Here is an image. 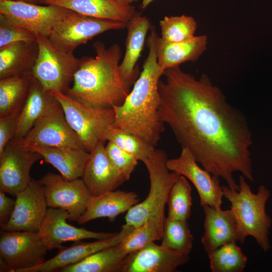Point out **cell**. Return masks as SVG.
<instances>
[{"label":"cell","mask_w":272,"mask_h":272,"mask_svg":"<svg viewBox=\"0 0 272 272\" xmlns=\"http://www.w3.org/2000/svg\"><path fill=\"white\" fill-rule=\"evenodd\" d=\"M160 80V120L172 130L182 148L231 189L239 190L233 173L254 181L250 147L252 133L245 116L230 105L209 77L199 79L177 66L165 70Z\"/></svg>","instance_id":"6da1fadb"},{"label":"cell","mask_w":272,"mask_h":272,"mask_svg":"<svg viewBox=\"0 0 272 272\" xmlns=\"http://www.w3.org/2000/svg\"><path fill=\"white\" fill-rule=\"evenodd\" d=\"M157 36L152 26L146 40L149 53L143 70L123 103L112 107L115 112L113 127L135 134L154 147L165 130L158 113L160 102L158 84L163 72L157 62Z\"/></svg>","instance_id":"7a4b0ae2"},{"label":"cell","mask_w":272,"mask_h":272,"mask_svg":"<svg viewBox=\"0 0 272 272\" xmlns=\"http://www.w3.org/2000/svg\"><path fill=\"white\" fill-rule=\"evenodd\" d=\"M95 56L80 59L73 85L66 92L73 98L92 107L106 108L122 104L130 92L131 86L120 77V46L107 48L97 41L93 44Z\"/></svg>","instance_id":"3957f363"},{"label":"cell","mask_w":272,"mask_h":272,"mask_svg":"<svg viewBox=\"0 0 272 272\" xmlns=\"http://www.w3.org/2000/svg\"><path fill=\"white\" fill-rule=\"evenodd\" d=\"M241 175L239 177L238 191L222 186L224 196L231 203V210L235 218L238 230V241L243 243L247 237H253L266 252L270 248L268 235L271 220L265 211L266 202L270 195V191L261 185L256 193Z\"/></svg>","instance_id":"277c9868"},{"label":"cell","mask_w":272,"mask_h":272,"mask_svg":"<svg viewBox=\"0 0 272 272\" xmlns=\"http://www.w3.org/2000/svg\"><path fill=\"white\" fill-rule=\"evenodd\" d=\"M167 160L163 150L156 149L150 157L143 161L149 174V192L143 201L127 212L124 224L135 228L151 218L165 220V208L169 192L180 175L168 169Z\"/></svg>","instance_id":"5b68a950"},{"label":"cell","mask_w":272,"mask_h":272,"mask_svg":"<svg viewBox=\"0 0 272 272\" xmlns=\"http://www.w3.org/2000/svg\"><path fill=\"white\" fill-rule=\"evenodd\" d=\"M50 92L61 105L69 124L88 152H91L100 143L107 141L115 117L113 108L92 107L65 93Z\"/></svg>","instance_id":"8992f818"},{"label":"cell","mask_w":272,"mask_h":272,"mask_svg":"<svg viewBox=\"0 0 272 272\" xmlns=\"http://www.w3.org/2000/svg\"><path fill=\"white\" fill-rule=\"evenodd\" d=\"M38 53L32 73L34 77L49 91L66 93L79 66L80 59L60 48L48 37H36Z\"/></svg>","instance_id":"52a82bcc"},{"label":"cell","mask_w":272,"mask_h":272,"mask_svg":"<svg viewBox=\"0 0 272 272\" xmlns=\"http://www.w3.org/2000/svg\"><path fill=\"white\" fill-rule=\"evenodd\" d=\"M48 250L39 232H1L0 258L9 271L28 272L45 261Z\"/></svg>","instance_id":"ba28073f"},{"label":"cell","mask_w":272,"mask_h":272,"mask_svg":"<svg viewBox=\"0 0 272 272\" xmlns=\"http://www.w3.org/2000/svg\"><path fill=\"white\" fill-rule=\"evenodd\" d=\"M16 141L26 147H71L86 150L69 124L58 101L35 121L23 138Z\"/></svg>","instance_id":"9c48e42d"},{"label":"cell","mask_w":272,"mask_h":272,"mask_svg":"<svg viewBox=\"0 0 272 272\" xmlns=\"http://www.w3.org/2000/svg\"><path fill=\"white\" fill-rule=\"evenodd\" d=\"M126 24L72 12L56 23L48 37L58 46L74 53L78 46L87 43L96 36L109 30L126 28Z\"/></svg>","instance_id":"30bf717a"},{"label":"cell","mask_w":272,"mask_h":272,"mask_svg":"<svg viewBox=\"0 0 272 272\" xmlns=\"http://www.w3.org/2000/svg\"><path fill=\"white\" fill-rule=\"evenodd\" d=\"M38 181L49 208L66 210L72 222H78L85 214L92 196L82 178L69 180L61 174L48 172Z\"/></svg>","instance_id":"8fae6325"},{"label":"cell","mask_w":272,"mask_h":272,"mask_svg":"<svg viewBox=\"0 0 272 272\" xmlns=\"http://www.w3.org/2000/svg\"><path fill=\"white\" fill-rule=\"evenodd\" d=\"M46 5L15 0H0V14L6 16L36 37H49L56 23L74 11L59 6Z\"/></svg>","instance_id":"7c38bea8"},{"label":"cell","mask_w":272,"mask_h":272,"mask_svg":"<svg viewBox=\"0 0 272 272\" xmlns=\"http://www.w3.org/2000/svg\"><path fill=\"white\" fill-rule=\"evenodd\" d=\"M41 159L31 148L13 140L8 142L0 154V190L16 196L25 189L32 180L31 167Z\"/></svg>","instance_id":"4fadbf2b"},{"label":"cell","mask_w":272,"mask_h":272,"mask_svg":"<svg viewBox=\"0 0 272 272\" xmlns=\"http://www.w3.org/2000/svg\"><path fill=\"white\" fill-rule=\"evenodd\" d=\"M48 207L42 184L32 179L29 185L16 195L14 211L1 230L39 232Z\"/></svg>","instance_id":"5bb4252c"},{"label":"cell","mask_w":272,"mask_h":272,"mask_svg":"<svg viewBox=\"0 0 272 272\" xmlns=\"http://www.w3.org/2000/svg\"><path fill=\"white\" fill-rule=\"evenodd\" d=\"M167 166L171 171L185 176L193 183L202 207L209 205L221 209L224 193L219 178L200 168L188 149L182 148L178 157L167 160Z\"/></svg>","instance_id":"9a60e30c"},{"label":"cell","mask_w":272,"mask_h":272,"mask_svg":"<svg viewBox=\"0 0 272 272\" xmlns=\"http://www.w3.org/2000/svg\"><path fill=\"white\" fill-rule=\"evenodd\" d=\"M189 255L151 242L126 255L120 272H173L189 261Z\"/></svg>","instance_id":"2e32d148"},{"label":"cell","mask_w":272,"mask_h":272,"mask_svg":"<svg viewBox=\"0 0 272 272\" xmlns=\"http://www.w3.org/2000/svg\"><path fill=\"white\" fill-rule=\"evenodd\" d=\"M69 218V213L65 210L48 209L39 233L49 250L64 248L61 244L65 242H77L87 239L104 240L111 238L117 233L97 232L77 228L67 223L66 220Z\"/></svg>","instance_id":"e0dca14e"},{"label":"cell","mask_w":272,"mask_h":272,"mask_svg":"<svg viewBox=\"0 0 272 272\" xmlns=\"http://www.w3.org/2000/svg\"><path fill=\"white\" fill-rule=\"evenodd\" d=\"M81 178L92 196L115 190L126 181L111 162L102 142L90 152Z\"/></svg>","instance_id":"ac0fdd59"},{"label":"cell","mask_w":272,"mask_h":272,"mask_svg":"<svg viewBox=\"0 0 272 272\" xmlns=\"http://www.w3.org/2000/svg\"><path fill=\"white\" fill-rule=\"evenodd\" d=\"M134 228L124 224L119 232L113 237L94 242L77 241L69 247H64L53 258L40 265L30 269L28 272H50L78 263L87 257L107 247L117 245L129 234Z\"/></svg>","instance_id":"d6986e66"},{"label":"cell","mask_w":272,"mask_h":272,"mask_svg":"<svg viewBox=\"0 0 272 272\" xmlns=\"http://www.w3.org/2000/svg\"><path fill=\"white\" fill-rule=\"evenodd\" d=\"M152 27L149 18L138 12L126 24L125 52L119 64V72L122 79L131 86L141 74L137 62L141 55L147 33Z\"/></svg>","instance_id":"ffe728a7"},{"label":"cell","mask_w":272,"mask_h":272,"mask_svg":"<svg viewBox=\"0 0 272 272\" xmlns=\"http://www.w3.org/2000/svg\"><path fill=\"white\" fill-rule=\"evenodd\" d=\"M204 233L201 243L208 253L221 246L238 241L237 224L232 210H222L209 205L202 207Z\"/></svg>","instance_id":"44dd1931"},{"label":"cell","mask_w":272,"mask_h":272,"mask_svg":"<svg viewBox=\"0 0 272 272\" xmlns=\"http://www.w3.org/2000/svg\"><path fill=\"white\" fill-rule=\"evenodd\" d=\"M42 4L59 6L86 16L126 24L137 13L134 7L115 0L48 1Z\"/></svg>","instance_id":"7402d4cb"},{"label":"cell","mask_w":272,"mask_h":272,"mask_svg":"<svg viewBox=\"0 0 272 272\" xmlns=\"http://www.w3.org/2000/svg\"><path fill=\"white\" fill-rule=\"evenodd\" d=\"M206 35L194 36L186 41L171 42L163 40L158 35L156 51L159 67L163 72L169 68L179 66L187 61H196L207 48Z\"/></svg>","instance_id":"603a6c76"},{"label":"cell","mask_w":272,"mask_h":272,"mask_svg":"<svg viewBox=\"0 0 272 272\" xmlns=\"http://www.w3.org/2000/svg\"><path fill=\"white\" fill-rule=\"evenodd\" d=\"M139 201L135 192L119 190L92 196L86 212L78 223L84 224L101 218H107L110 222H113L117 216L128 211Z\"/></svg>","instance_id":"cb8c5ba5"},{"label":"cell","mask_w":272,"mask_h":272,"mask_svg":"<svg viewBox=\"0 0 272 272\" xmlns=\"http://www.w3.org/2000/svg\"><path fill=\"white\" fill-rule=\"evenodd\" d=\"M39 153L45 161L52 165L66 179L81 178L90 153L71 147H29Z\"/></svg>","instance_id":"d4e9b609"},{"label":"cell","mask_w":272,"mask_h":272,"mask_svg":"<svg viewBox=\"0 0 272 272\" xmlns=\"http://www.w3.org/2000/svg\"><path fill=\"white\" fill-rule=\"evenodd\" d=\"M58 102L50 91L44 88L40 82L33 77L26 100L23 104L14 138H23L35 121L51 106Z\"/></svg>","instance_id":"484cf974"},{"label":"cell","mask_w":272,"mask_h":272,"mask_svg":"<svg viewBox=\"0 0 272 272\" xmlns=\"http://www.w3.org/2000/svg\"><path fill=\"white\" fill-rule=\"evenodd\" d=\"M38 53L37 40L0 48V79L32 72Z\"/></svg>","instance_id":"4316f807"},{"label":"cell","mask_w":272,"mask_h":272,"mask_svg":"<svg viewBox=\"0 0 272 272\" xmlns=\"http://www.w3.org/2000/svg\"><path fill=\"white\" fill-rule=\"evenodd\" d=\"M33 77L31 72L0 79V117L23 105Z\"/></svg>","instance_id":"83f0119b"},{"label":"cell","mask_w":272,"mask_h":272,"mask_svg":"<svg viewBox=\"0 0 272 272\" xmlns=\"http://www.w3.org/2000/svg\"><path fill=\"white\" fill-rule=\"evenodd\" d=\"M125 256L117 245L98 251L78 263L62 268L59 271L120 272Z\"/></svg>","instance_id":"f1b7e54d"},{"label":"cell","mask_w":272,"mask_h":272,"mask_svg":"<svg viewBox=\"0 0 272 272\" xmlns=\"http://www.w3.org/2000/svg\"><path fill=\"white\" fill-rule=\"evenodd\" d=\"M164 220L151 218L137 227L117 245L122 253L126 256L151 242L161 240Z\"/></svg>","instance_id":"f546056e"},{"label":"cell","mask_w":272,"mask_h":272,"mask_svg":"<svg viewBox=\"0 0 272 272\" xmlns=\"http://www.w3.org/2000/svg\"><path fill=\"white\" fill-rule=\"evenodd\" d=\"M212 272H243L247 258L236 242H231L208 253Z\"/></svg>","instance_id":"4dcf8cb0"},{"label":"cell","mask_w":272,"mask_h":272,"mask_svg":"<svg viewBox=\"0 0 272 272\" xmlns=\"http://www.w3.org/2000/svg\"><path fill=\"white\" fill-rule=\"evenodd\" d=\"M161 244L173 251L189 254L193 247V237L188 220L166 217L164 222Z\"/></svg>","instance_id":"1f68e13d"},{"label":"cell","mask_w":272,"mask_h":272,"mask_svg":"<svg viewBox=\"0 0 272 272\" xmlns=\"http://www.w3.org/2000/svg\"><path fill=\"white\" fill-rule=\"evenodd\" d=\"M167 204V217L180 220H188L192 206L191 187L187 179L179 175L169 192Z\"/></svg>","instance_id":"d6a6232c"},{"label":"cell","mask_w":272,"mask_h":272,"mask_svg":"<svg viewBox=\"0 0 272 272\" xmlns=\"http://www.w3.org/2000/svg\"><path fill=\"white\" fill-rule=\"evenodd\" d=\"M107 141L112 142L124 151L142 162L150 157L156 150L154 146L140 137L113 126L109 131Z\"/></svg>","instance_id":"836d02e7"},{"label":"cell","mask_w":272,"mask_h":272,"mask_svg":"<svg viewBox=\"0 0 272 272\" xmlns=\"http://www.w3.org/2000/svg\"><path fill=\"white\" fill-rule=\"evenodd\" d=\"M161 39L171 42L187 40L193 37L197 27L194 19L189 16H165L159 22Z\"/></svg>","instance_id":"e575fe53"},{"label":"cell","mask_w":272,"mask_h":272,"mask_svg":"<svg viewBox=\"0 0 272 272\" xmlns=\"http://www.w3.org/2000/svg\"><path fill=\"white\" fill-rule=\"evenodd\" d=\"M37 40L31 32L0 14V48L20 42Z\"/></svg>","instance_id":"d590c367"},{"label":"cell","mask_w":272,"mask_h":272,"mask_svg":"<svg viewBox=\"0 0 272 272\" xmlns=\"http://www.w3.org/2000/svg\"><path fill=\"white\" fill-rule=\"evenodd\" d=\"M105 150L113 165L126 181L129 180L139 160L110 141H108L105 147Z\"/></svg>","instance_id":"8d00e7d4"},{"label":"cell","mask_w":272,"mask_h":272,"mask_svg":"<svg viewBox=\"0 0 272 272\" xmlns=\"http://www.w3.org/2000/svg\"><path fill=\"white\" fill-rule=\"evenodd\" d=\"M22 106L0 117V154L7 144L14 138Z\"/></svg>","instance_id":"74e56055"},{"label":"cell","mask_w":272,"mask_h":272,"mask_svg":"<svg viewBox=\"0 0 272 272\" xmlns=\"http://www.w3.org/2000/svg\"><path fill=\"white\" fill-rule=\"evenodd\" d=\"M5 192L0 190V225L1 227L9 221L14 211L16 199L6 196Z\"/></svg>","instance_id":"f35d334b"},{"label":"cell","mask_w":272,"mask_h":272,"mask_svg":"<svg viewBox=\"0 0 272 272\" xmlns=\"http://www.w3.org/2000/svg\"><path fill=\"white\" fill-rule=\"evenodd\" d=\"M154 0H143L141 4L142 10H145Z\"/></svg>","instance_id":"ab89813d"},{"label":"cell","mask_w":272,"mask_h":272,"mask_svg":"<svg viewBox=\"0 0 272 272\" xmlns=\"http://www.w3.org/2000/svg\"><path fill=\"white\" fill-rule=\"evenodd\" d=\"M15 1H21L26 3H29L34 4H41V0H15Z\"/></svg>","instance_id":"60d3db41"},{"label":"cell","mask_w":272,"mask_h":272,"mask_svg":"<svg viewBox=\"0 0 272 272\" xmlns=\"http://www.w3.org/2000/svg\"><path fill=\"white\" fill-rule=\"evenodd\" d=\"M117 2H118L119 3H121L123 4L130 5L131 3L133 2H136L138 1L139 0H115Z\"/></svg>","instance_id":"b9f144b4"},{"label":"cell","mask_w":272,"mask_h":272,"mask_svg":"<svg viewBox=\"0 0 272 272\" xmlns=\"http://www.w3.org/2000/svg\"><path fill=\"white\" fill-rule=\"evenodd\" d=\"M61 1V0H41V4H42V3H43V2H45V1Z\"/></svg>","instance_id":"7bdbcfd3"}]
</instances>
